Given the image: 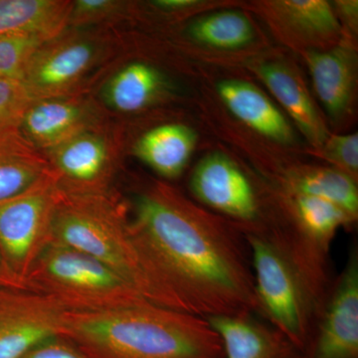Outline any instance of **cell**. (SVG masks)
Masks as SVG:
<instances>
[{
    "label": "cell",
    "mask_w": 358,
    "mask_h": 358,
    "mask_svg": "<svg viewBox=\"0 0 358 358\" xmlns=\"http://www.w3.org/2000/svg\"><path fill=\"white\" fill-rule=\"evenodd\" d=\"M129 215L148 301L203 319L257 315L251 253L239 226L157 180L136 193Z\"/></svg>",
    "instance_id": "cell-1"
},
{
    "label": "cell",
    "mask_w": 358,
    "mask_h": 358,
    "mask_svg": "<svg viewBox=\"0 0 358 358\" xmlns=\"http://www.w3.org/2000/svg\"><path fill=\"white\" fill-rule=\"evenodd\" d=\"M59 336L94 358H225L208 320L147 300L107 312H67Z\"/></svg>",
    "instance_id": "cell-2"
},
{
    "label": "cell",
    "mask_w": 358,
    "mask_h": 358,
    "mask_svg": "<svg viewBox=\"0 0 358 358\" xmlns=\"http://www.w3.org/2000/svg\"><path fill=\"white\" fill-rule=\"evenodd\" d=\"M53 241L93 257L147 300L145 264L131 231L129 208L110 192L80 194L61 190Z\"/></svg>",
    "instance_id": "cell-3"
},
{
    "label": "cell",
    "mask_w": 358,
    "mask_h": 358,
    "mask_svg": "<svg viewBox=\"0 0 358 358\" xmlns=\"http://www.w3.org/2000/svg\"><path fill=\"white\" fill-rule=\"evenodd\" d=\"M244 235L251 253L257 315L306 353L329 293L265 233Z\"/></svg>",
    "instance_id": "cell-4"
},
{
    "label": "cell",
    "mask_w": 358,
    "mask_h": 358,
    "mask_svg": "<svg viewBox=\"0 0 358 358\" xmlns=\"http://www.w3.org/2000/svg\"><path fill=\"white\" fill-rule=\"evenodd\" d=\"M25 287L51 296L71 313L107 312L145 301L112 268L55 241L35 261Z\"/></svg>",
    "instance_id": "cell-5"
},
{
    "label": "cell",
    "mask_w": 358,
    "mask_h": 358,
    "mask_svg": "<svg viewBox=\"0 0 358 358\" xmlns=\"http://www.w3.org/2000/svg\"><path fill=\"white\" fill-rule=\"evenodd\" d=\"M60 194L57 179H51L0 202V257L8 272L24 287L35 261L53 241Z\"/></svg>",
    "instance_id": "cell-6"
},
{
    "label": "cell",
    "mask_w": 358,
    "mask_h": 358,
    "mask_svg": "<svg viewBox=\"0 0 358 358\" xmlns=\"http://www.w3.org/2000/svg\"><path fill=\"white\" fill-rule=\"evenodd\" d=\"M189 190L197 203L243 232H259L265 225L263 189L227 155L214 152L200 160L190 176Z\"/></svg>",
    "instance_id": "cell-7"
},
{
    "label": "cell",
    "mask_w": 358,
    "mask_h": 358,
    "mask_svg": "<svg viewBox=\"0 0 358 358\" xmlns=\"http://www.w3.org/2000/svg\"><path fill=\"white\" fill-rule=\"evenodd\" d=\"M66 313L46 294L0 287V358H23L59 336Z\"/></svg>",
    "instance_id": "cell-8"
},
{
    "label": "cell",
    "mask_w": 358,
    "mask_h": 358,
    "mask_svg": "<svg viewBox=\"0 0 358 358\" xmlns=\"http://www.w3.org/2000/svg\"><path fill=\"white\" fill-rule=\"evenodd\" d=\"M275 38L292 50H327L341 42L343 30L327 0H267L252 4Z\"/></svg>",
    "instance_id": "cell-9"
},
{
    "label": "cell",
    "mask_w": 358,
    "mask_h": 358,
    "mask_svg": "<svg viewBox=\"0 0 358 358\" xmlns=\"http://www.w3.org/2000/svg\"><path fill=\"white\" fill-rule=\"evenodd\" d=\"M305 358H358V247L334 278Z\"/></svg>",
    "instance_id": "cell-10"
},
{
    "label": "cell",
    "mask_w": 358,
    "mask_h": 358,
    "mask_svg": "<svg viewBox=\"0 0 358 358\" xmlns=\"http://www.w3.org/2000/svg\"><path fill=\"white\" fill-rule=\"evenodd\" d=\"M100 54L96 42L61 34L37 51L23 83L34 100L74 96V89L98 64Z\"/></svg>",
    "instance_id": "cell-11"
},
{
    "label": "cell",
    "mask_w": 358,
    "mask_h": 358,
    "mask_svg": "<svg viewBox=\"0 0 358 358\" xmlns=\"http://www.w3.org/2000/svg\"><path fill=\"white\" fill-rule=\"evenodd\" d=\"M300 55L329 121L336 126H345L353 117L357 98L358 61L355 38L343 33L341 42L333 48L303 52Z\"/></svg>",
    "instance_id": "cell-12"
},
{
    "label": "cell",
    "mask_w": 358,
    "mask_h": 358,
    "mask_svg": "<svg viewBox=\"0 0 358 358\" xmlns=\"http://www.w3.org/2000/svg\"><path fill=\"white\" fill-rule=\"evenodd\" d=\"M44 154L57 174L62 192H109L114 157L109 140L98 127L73 136Z\"/></svg>",
    "instance_id": "cell-13"
},
{
    "label": "cell",
    "mask_w": 358,
    "mask_h": 358,
    "mask_svg": "<svg viewBox=\"0 0 358 358\" xmlns=\"http://www.w3.org/2000/svg\"><path fill=\"white\" fill-rule=\"evenodd\" d=\"M250 69L265 84L313 150H319L331 133L298 68L285 59L271 58L254 61Z\"/></svg>",
    "instance_id": "cell-14"
},
{
    "label": "cell",
    "mask_w": 358,
    "mask_h": 358,
    "mask_svg": "<svg viewBox=\"0 0 358 358\" xmlns=\"http://www.w3.org/2000/svg\"><path fill=\"white\" fill-rule=\"evenodd\" d=\"M98 127V115L88 101L75 96L35 100L26 110L20 134L45 152L87 129Z\"/></svg>",
    "instance_id": "cell-15"
},
{
    "label": "cell",
    "mask_w": 358,
    "mask_h": 358,
    "mask_svg": "<svg viewBox=\"0 0 358 358\" xmlns=\"http://www.w3.org/2000/svg\"><path fill=\"white\" fill-rule=\"evenodd\" d=\"M206 320L222 339L225 358H305L298 346L255 313Z\"/></svg>",
    "instance_id": "cell-16"
},
{
    "label": "cell",
    "mask_w": 358,
    "mask_h": 358,
    "mask_svg": "<svg viewBox=\"0 0 358 358\" xmlns=\"http://www.w3.org/2000/svg\"><path fill=\"white\" fill-rule=\"evenodd\" d=\"M216 90L225 107L245 126L280 145L294 143L296 134L288 117L255 85L225 79L216 85Z\"/></svg>",
    "instance_id": "cell-17"
},
{
    "label": "cell",
    "mask_w": 358,
    "mask_h": 358,
    "mask_svg": "<svg viewBox=\"0 0 358 358\" xmlns=\"http://www.w3.org/2000/svg\"><path fill=\"white\" fill-rule=\"evenodd\" d=\"M58 176L44 152L20 131L0 134V202L18 196Z\"/></svg>",
    "instance_id": "cell-18"
},
{
    "label": "cell",
    "mask_w": 358,
    "mask_h": 358,
    "mask_svg": "<svg viewBox=\"0 0 358 358\" xmlns=\"http://www.w3.org/2000/svg\"><path fill=\"white\" fill-rule=\"evenodd\" d=\"M272 186L292 194L327 200L358 219L357 181L327 166L289 167L278 174Z\"/></svg>",
    "instance_id": "cell-19"
},
{
    "label": "cell",
    "mask_w": 358,
    "mask_h": 358,
    "mask_svg": "<svg viewBox=\"0 0 358 358\" xmlns=\"http://www.w3.org/2000/svg\"><path fill=\"white\" fill-rule=\"evenodd\" d=\"M196 141L192 129L171 122L143 134L134 145V155L162 178H178L187 166Z\"/></svg>",
    "instance_id": "cell-20"
},
{
    "label": "cell",
    "mask_w": 358,
    "mask_h": 358,
    "mask_svg": "<svg viewBox=\"0 0 358 358\" xmlns=\"http://www.w3.org/2000/svg\"><path fill=\"white\" fill-rule=\"evenodd\" d=\"M72 1L0 0V35L26 33L52 40L69 25Z\"/></svg>",
    "instance_id": "cell-21"
},
{
    "label": "cell",
    "mask_w": 358,
    "mask_h": 358,
    "mask_svg": "<svg viewBox=\"0 0 358 358\" xmlns=\"http://www.w3.org/2000/svg\"><path fill=\"white\" fill-rule=\"evenodd\" d=\"M195 44L217 51H240L256 39V28L242 11H213L195 18L186 29Z\"/></svg>",
    "instance_id": "cell-22"
},
{
    "label": "cell",
    "mask_w": 358,
    "mask_h": 358,
    "mask_svg": "<svg viewBox=\"0 0 358 358\" xmlns=\"http://www.w3.org/2000/svg\"><path fill=\"white\" fill-rule=\"evenodd\" d=\"M159 70L143 62L131 63L110 80L105 99L113 109L122 113L138 112L154 103L164 89Z\"/></svg>",
    "instance_id": "cell-23"
},
{
    "label": "cell",
    "mask_w": 358,
    "mask_h": 358,
    "mask_svg": "<svg viewBox=\"0 0 358 358\" xmlns=\"http://www.w3.org/2000/svg\"><path fill=\"white\" fill-rule=\"evenodd\" d=\"M46 40L37 35L9 33L0 35V78L20 80Z\"/></svg>",
    "instance_id": "cell-24"
},
{
    "label": "cell",
    "mask_w": 358,
    "mask_h": 358,
    "mask_svg": "<svg viewBox=\"0 0 358 358\" xmlns=\"http://www.w3.org/2000/svg\"><path fill=\"white\" fill-rule=\"evenodd\" d=\"M34 101L23 81L0 78V134L20 131L23 115Z\"/></svg>",
    "instance_id": "cell-25"
},
{
    "label": "cell",
    "mask_w": 358,
    "mask_h": 358,
    "mask_svg": "<svg viewBox=\"0 0 358 358\" xmlns=\"http://www.w3.org/2000/svg\"><path fill=\"white\" fill-rule=\"evenodd\" d=\"M317 155L326 160L331 167L341 173L358 179V134H329L319 150Z\"/></svg>",
    "instance_id": "cell-26"
},
{
    "label": "cell",
    "mask_w": 358,
    "mask_h": 358,
    "mask_svg": "<svg viewBox=\"0 0 358 358\" xmlns=\"http://www.w3.org/2000/svg\"><path fill=\"white\" fill-rule=\"evenodd\" d=\"M122 3L112 0H78L73 2L69 25L98 22L119 13Z\"/></svg>",
    "instance_id": "cell-27"
},
{
    "label": "cell",
    "mask_w": 358,
    "mask_h": 358,
    "mask_svg": "<svg viewBox=\"0 0 358 358\" xmlns=\"http://www.w3.org/2000/svg\"><path fill=\"white\" fill-rule=\"evenodd\" d=\"M23 358H94L72 341L57 336L47 339Z\"/></svg>",
    "instance_id": "cell-28"
},
{
    "label": "cell",
    "mask_w": 358,
    "mask_h": 358,
    "mask_svg": "<svg viewBox=\"0 0 358 358\" xmlns=\"http://www.w3.org/2000/svg\"><path fill=\"white\" fill-rule=\"evenodd\" d=\"M334 13L339 21L343 33L350 36L357 37L358 27L357 0H336L331 2Z\"/></svg>",
    "instance_id": "cell-29"
},
{
    "label": "cell",
    "mask_w": 358,
    "mask_h": 358,
    "mask_svg": "<svg viewBox=\"0 0 358 358\" xmlns=\"http://www.w3.org/2000/svg\"><path fill=\"white\" fill-rule=\"evenodd\" d=\"M206 2L199 0H155L150 6H154L160 13H192L200 7L206 6Z\"/></svg>",
    "instance_id": "cell-30"
},
{
    "label": "cell",
    "mask_w": 358,
    "mask_h": 358,
    "mask_svg": "<svg viewBox=\"0 0 358 358\" xmlns=\"http://www.w3.org/2000/svg\"><path fill=\"white\" fill-rule=\"evenodd\" d=\"M0 287H9V288L26 289L20 282H18L7 270L1 257H0Z\"/></svg>",
    "instance_id": "cell-31"
}]
</instances>
